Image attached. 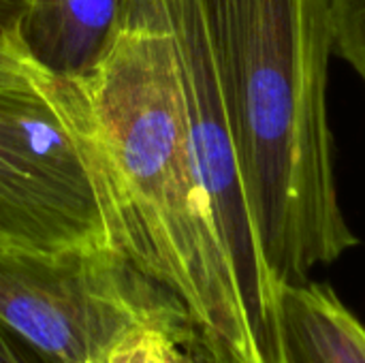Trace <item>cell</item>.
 <instances>
[{"instance_id":"cell-1","label":"cell","mask_w":365,"mask_h":363,"mask_svg":"<svg viewBox=\"0 0 365 363\" xmlns=\"http://www.w3.org/2000/svg\"><path fill=\"white\" fill-rule=\"evenodd\" d=\"M64 81L109 246L184 306L216 363H287L240 291L201 188L160 0H122L94 68Z\"/></svg>"},{"instance_id":"cell-2","label":"cell","mask_w":365,"mask_h":363,"mask_svg":"<svg viewBox=\"0 0 365 363\" xmlns=\"http://www.w3.org/2000/svg\"><path fill=\"white\" fill-rule=\"evenodd\" d=\"M327 0H240L235 88L244 163L269 261L304 282L359 246L338 199Z\"/></svg>"},{"instance_id":"cell-3","label":"cell","mask_w":365,"mask_h":363,"mask_svg":"<svg viewBox=\"0 0 365 363\" xmlns=\"http://www.w3.org/2000/svg\"><path fill=\"white\" fill-rule=\"evenodd\" d=\"M0 323L53 363H107L120 342L152 327L195 332L184 306L115 250L0 246Z\"/></svg>"},{"instance_id":"cell-4","label":"cell","mask_w":365,"mask_h":363,"mask_svg":"<svg viewBox=\"0 0 365 363\" xmlns=\"http://www.w3.org/2000/svg\"><path fill=\"white\" fill-rule=\"evenodd\" d=\"M51 83L0 90V246L43 255L113 250L83 131Z\"/></svg>"},{"instance_id":"cell-5","label":"cell","mask_w":365,"mask_h":363,"mask_svg":"<svg viewBox=\"0 0 365 363\" xmlns=\"http://www.w3.org/2000/svg\"><path fill=\"white\" fill-rule=\"evenodd\" d=\"M122 0H30L24 39L36 62L56 77H86L107 49Z\"/></svg>"},{"instance_id":"cell-6","label":"cell","mask_w":365,"mask_h":363,"mask_svg":"<svg viewBox=\"0 0 365 363\" xmlns=\"http://www.w3.org/2000/svg\"><path fill=\"white\" fill-rule=\"evenodd\" d=\"M287 363H365L364 321L325 282L282 289Z\"/></svg>"},{"instance_id":"cell-7","label":"cell","mask_w":365,"mask_h":363,"mask_svg":"<svg viewBox=\"0 0 365 363\" xmlns=\"http://www.w3.org/2000/svg\"><path fill=\"white\" fill-rule=\"evenodd\" d=\"M53 79L32 56L24 19L0 15V90H45Z\"/></svg>"},{"instance_id":"cell-8","label":"cell","mask_w":365,"mask_h":363,"mask_svg":"<svg viewBox=\"0 0 365 363\" xmlns=\"http://www.w3.org/2000/svg\"><path fill=\"white\" fill-rule=\"evenodd\" d=\"M334 53L359 75L365 88V0H327Z\"/></svg>"},{"instance_id":"cell-9","label":"cell","mask_w":365,"mask_h":363,"mask_svg":"<svg viewBox=\"0 0 365 363\" xmlns=\"http://www.w3.org/2000/svg\"><path fill=\"white\" fill-rule=\"evenodd\" d=\"M145 363H216L195 332L152 327L145 332Z\"/></svg>"},{"instance_id":"cell-10","label":"cell","mask_w":365,"mask_h":363,"mask_svg":"<svg viewBox=\"0 0 365 363\" xmlns=\"http://www.w3.org/2000/svg\"><path fill=\"white\" fill-rule=\"evenodd\" d=\"M0 363H53L13 329L0 323Z\"/></svg>"},{"instance_id":"cell-11","label":"cell","mask_w":365,"mask_h":363,"mask_svg":"<svg viewBox=\"0 0 365 363\" xmlns=\"http://www.w3.org/2000/svg\"><path fill=\"white\" fill-rule=\"evenodd\" d=\"M145 332L148 329L137 332L120 342L111 351L107 363H145Z\"/></svg>"},{"instance_id":"cell-12","label":"cell","mask_w":365,"mask_h":363,"mask_svg":"<svg viewBox=\"0 0 365 363\" xmlns=\"http://www.w3.org/2000/svg\"><path fill=\"white\" fill-rule=\"evenodd\" d=\"M28 6H30V0H0V15L24 19Z\"/></svg>"}]
</instances>
